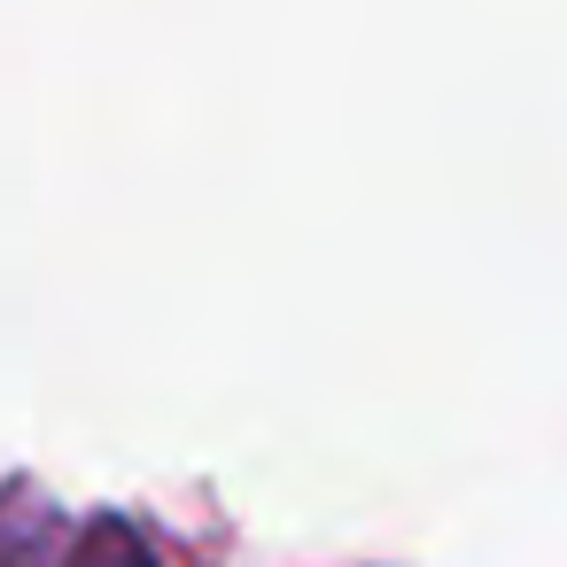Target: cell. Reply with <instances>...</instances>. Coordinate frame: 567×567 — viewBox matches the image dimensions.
<instances>
[{"mask_svg": "<svg viewBox=\"0 0 567 567\" xmlns=\"http://www.w3.org/2000/svg\"><path fill=\"white\" fill-rule=\"evenodd\" d=\"M86 567H156V559H148V544H141L125 520H102V528L86 536Z\"/></svg>", "mask_w": 567, "mask_h": 567, "instance_id": "1", "label": "cell"}]
</instances>
